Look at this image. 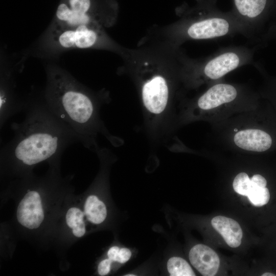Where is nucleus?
Segmentation results:
<instances>
[{
	"label": "nucleus",
	"instance_id": "2eb2a0df",
	"mask_svg": "<svg viewBox=\"0 0 276 276\" xmlns=\"http://www.w3.org/2000/svg\"><path fill=\"white\" fill-rule=\"evenodd\" d=\"M252 187L249 175L245 172L237 174L233 181L234 190L241 195L247 196Z\"/></svg>",
	"mask_w": 276,
	"mask_h": 276
},
{
	"label": "nucleus",
	"instance_id": "9b49d317",
	"mask_svg": "<svg viewBox=\"0 0 276 276\" xmlns=\"http://www.w3.org/2000/svg\"><path fill=\"white\" fill-rule=\"evenodd\" d=\"M211 223L229 246L236 248L241 244L243 233L236 221L225 216H217L212 219Z\"/></svg>",
	"mask_w": 276,
	"mask_h": 276
},
{
	"label": "nucleus",
	"instance_id": "ddd939ff",
	"mask_svg": "<svg viewBox=\"0 0 276 276\" xmlns=\"http://www.w3.org/2000/svg\"><path fill=\"white\" fill-rule=\"evenodd\" d=\"M167 268L171 276H195V274L189 264L183 258H170L167 261Z\"/></svg>",
	"mask_w": 276,
	"mask_h": 276
},
{
	"label": "nucleus",
	"instance_id": "f3484780",
	"mask_svg": "<svg viewBox=\"0 0 276 276\" xmlns=\"http://www.w3.org/2000/svg\"><path fill=\"white\" fill-rule=\"evenodd\" d=\"M112 262L110 259L108 258L100 262L98 267V271L100 275H105L110 272Z\"/></svg>",
	"mask_w": 276,
	"mask_h": 276
},
{
	"label": "nucleus",
	"instance_id": "20e7f679",
	"mask_svg": "<svg viewBox=\"0 0 276 276\" xmlns=\"http://www.w3.org/2000/svg\"><path fill=\"white\" fill-rule=\"evenodd\" d=\"M259 97L248 85L221 80L211 84L196 104L204 118L214 124L257 108Z\"/></svg>",
	"mask_w": 276,
	"mask_h": 276
},
{
	"label": "nucleus",
	"instance_id": "a211bd4d",
	"mask_svg": "<svg viewBox=\"0 0 276 276\" xmlns=\"http://www.w3.org/2000/svg\"><path fill=\"white\" fill-rule=\"evenodd\" d=\"M131 255V251L129 249L125 247L120 248L117 255L116 262L125 263L130 259Z\"/></svg>",
	"mask_w": 276,
	"mask_h": 276
},
{
	"label": "nucleus",
	"instance_id": "1a4fd4ad",
	"mask_svg": "<svg viewBox=\"0 0 276 276\" xmlns=\"http://www.w3.org/2000/svg\"><path fill=\"white\" fill-rule=\"evenodd\" d=\"M169 89L165 79L156 76L146 82L142 89L143 103L146 108L154 113H159L165 108Z\"/></svg>",
	"mask_w": 276,
	"mask_h": 276
},
{
	"label": "nucleus",
	"instance_id": "dca6fc26",
	"mask_svg": "<svg viewBox=\"0 0 276 276\" xmlns=\"http://www.w3.org/2000/svg\"><path fill=\"white\" fill-rule=\"evenodd\" d=\"M84 213L77 208L70 209L66 214L67 225L72 229L84 225Z\"/></svg>",
	"mask_w": 276,
	"mask_h": 276
},
{
	"label": "nucleus",
	"instance_id": "6ab92c4d",
	"mask_svg": "<svg viewBox=\"0 0 276 276\" xmlns=\"http://www.w3.org/2000/svg\"><path fill=\"white\" fill-rule=\"evenodd\" d=\"M119 247L117 246H114L110 247L107 252V256L108 258L110 259L112 261L116 262L117 255L119 252Z\"/></svg>",
	"mask_w": 276,
	"mask_h": 276
},
{
	"label": "nucleus",
	"instance_id": "f03ea898",
	"mask_svg": "<svg viewBox=\"0 0 276 276\" xmlns=\"http://www.w3.org/2000/svg\"><path fill=\"white\" fill-rule=\"evenodd\" d=\"M43 98L49 109L78 136L80 143L89 146L96 106L84 87L69 73L51 67L47 71Z\"/></svg>",
	"mask_w": 276,
	"mask_h": 276
},
{
	"label": "nucleus",
	"instance_id": "7ed1b4c3",
	"mask_svg": "<svg viewBox=\"0 0 276 276\" xmlns=\"http://www.w3.org/2000/svg\"><path fill=\"white\" fill-rule=\"evenodd\" d=\"M197 4L188 10L179 27L181 40L213 39L241 34L251 40L256 36L241 23L230 10L223 12L217 6V0H196Z\"/></svg>",
	"mask_w": 276,
	"mask_h": 276
},
{
	"label": "nucleus",
	"instance_id": "9d476101",
	"mask_svg": "<svg viewBox=\"0 0 276 276\" xmlns=\"http://www.w3.org/2000/svg\"><path fill=\"white\" fill-rule=\"evenodd\" d=\"M189 258L193 267L202 275H215L219 269L220 259L218 255L206 245H194L189 251Z\"/></svg>",
	"mask_w": 276,
	"mask_h": 276
},
{
	"label": "nucleus",
	"instance_id": "f257e3e1",
	"mask_svg": "<svg viewBox=\"0 0 276 276\" xmlns=\"http://www.w3.org/2000/svg\"><path fill=\"white\" fill-rule=\"evenodd\" d=\"M25 118L13 123V137L1 150L2 158L32 167L59 157L77 134L49 109L43 97L25 100Z\"/></svg>",
	"mask_w": 276,
	"mask_h": 276
},
{
	"label": "nucleus",
	"instance_id": "f8f14e48",
	"mask_svg": "<svg viewBox=\"0 0 276 276\" xmlns=\"http://www.w3.org/2000/svg\"><path fill=\"white\" fill-rule=\"evenodd\" d=\"M84 215L94 224H100L106 219L107 210L105 204L96 196H88L84 205Z\"/></svg>",
	"mask_w": 276,
	"mask_h": 276
},
{
	"label": "nucleus",
	"instance_id": "4468645a",
	"mask_svg": "<svg viewBox=\"0 0 276 276\" xmlns=\"http://www.w3.org/2000/svg\"><path fill=\"white\" fill-rule=\"evenodd\" d=\"M252 184L253 187L247 196L249 201L256 206H261L267 204L270 199V193L268 188L259 187L252 182Z\"/></svg>",
	"mask_w": 276,
	"mask_h": 276
},
{
	"label": "nucleus",
	"instance_id": "39448f33",
	"mask_svg": "<svg viewBox=\"0 0 276 276\" xmlns=\"http://www.w3.org/2000/svg\"><path fill=\"white\" fill-rule=\"evenodd\" d=\"M259 47L230 46L219 49L194 66L198 81L211 85L222 80L235 70L252 64L255 53Z\"/></svg>",
	"mask_w": 276,
	"mask_h": 276
},
{
	"label": "nucleus",
	"instance_id": "6e6552de",
	"mask_svg": "<svg viewBox=\"0 0 276 276\" xmlns=\"http://www.w3.org/2000/svg\"><path fill=\"white\" fill-rule=\"evenodd\" d=\"M27 192L18 206L17 220L28 228H37L44 219L41 198L36 191L30 190Z\"/></svg>",
	"mask_w": 276,
	"mask_h": 276
},
{
	"label": "nucleus",
	"instance_id": "423d86ee",
	"mask_svg": "<svg viewBox=\"0 0 276 276\" xmlns=\"http://www.w3.org/2000/svg\"><path fill=\"white\" fill-rule=\"evenodd\" d=\"M98 39L97 27L84 25L56 27L53 35V41L61 49L90 48L97 44Z\"/></svg>",
	"mask_w": 276,
	"mask_h": 276
},
{
	"label": "nucleus",
	"instance_id": "0eeeda50",
	"mask_svg": "<svg viewBox=\"0 0 276 276\" xmlns=\"http://www.w3.org/2000/svg\"><path fill=\"white\" fill-rule=\"evenodd\" d=\"M231 10L256 36L267 20L270 0H232Z\"/></svg>",
	"mask_w": 276,
	"mask_h": 276
},
{
	"label": "nucleus",
	"instance_id": "412c9836",
	"mask_svg": "<svg viewBox=\"0 0 276 276\" xmlns=\"http://www.w3.org/2000/svg\"><path fill=\"white\" fill-rule=\"evenodd\" d=\"M262 275V276H275V274L272 273H270V272H266V273H263Z\"/></svg>",
	"mask_w": 276,
	"mask_h": 276
},
{
	"label": "nucleus",
	"instance_id": "4be33fe9",
	"mask_svg": "<svg viewBox=\"0 0 276 276\" xmlns=\"http://www.w3.org/2000/svg\"><path fill=\"white\" fill-rule=\"evenodd\" d=\"M125 275H126V276H134V275H134V274H126Z\"/></svg>",
	"mask_w": 276,
	"mask_h": 276
},
{
	"label": "nucleus",
	"instance_id": "aec40b11",
	"mask_svg": "<svg viewBox=\"0 0 276 276\" xmlns=\"http://www.w3.org/2000/svg\"><path fill=\"white\" fill-rule=\"evenodd\" d=\"M269 37L276 38V23L271 26L267 34L263 36V39H265Z\"/></svg>",
	"mask_w": 276,
	"mask_h": 276
}]
</instances>
